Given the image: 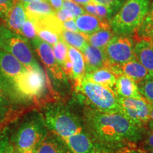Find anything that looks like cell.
I'll return each mask as SVG.
<instances>
[{
	"instance_id": "obj_1",
	"label": "cell",
	"mask_w": 153,
	"mask_h": 153,
	"mask_svg": "<svg viewBox=\"0 0 153 153\" xmlns=\"http://www.w3.org/2000/svg\"><path fill=\"white\" fill-rule=\"evenodd\" d=\"M85 116L94 138L106 148H116L142 139V128L133 125L119 113L106 114L88 108Z\"/></svg>"
},
{
	"instance_id": "obj_2",
	"label": "cell",
	"mask_w": 153,
	"mask_h": 153,
	"mask_svg": "<svg viewBox=\"0 0 153 153\" xmlns=\"http://www.w3.org/2000/svg\"><path fill=\"white\" fill-rule=\"evenodd\" d=\"M42 114L33 112L23 120L10 136L14 153L37 150L48 134Z\"/></svg>"
},
{
	"instance_id": "obj_3",
	"label": "cell",
	"mask_w": 153,
	"mask_h": 153,
	"mask_svg": "<svg viewBox=\"0 0 153 153\" xmlns=\"http://www.w3.org/2000/svg\"><path fill=\"white\" fill-rule=\"evenodd\" d=\"M42 115L48 129L62 139L83 131L77 116L62 104H48Z\"/></svg>"
},
{
	"instance_id": "obj_4",
	"label": "cell",
	"mask_w": 153,
	"mask_h": 153,
	"mask_svg": "<svg viewBox=\"0 0 153 153\" xmlns=\"http://www.w3.org/2000/svg\"><path fill=\"white\" fill-rule=\"evenodd\" d=\"M149 9L148 0H127L111 22L116 33L126 35L135 32L142 24Z\"/></svg>"
},
{
	"instance_id": "obj_5",
	"label": "cell",
	"mask_w": 153,
	"mask_h": 153,
	"mask_svg": "<svg viewBox=\"0 0 153 153\" xmlns=\"http://www.w3.org/2000/svg\"><path fill=\"white\" fill-rule=\"evenodd\" d=\"M94 109L106 114L119 113L118 96L114 89L83 79L76 87Z\"/></svg>"
},
{
	"instance_id": "obj_6",
	"label": "cell",
	"mask_w": 153,
	"mask_h": 153,
	"mask_svg": "<svg viewBox=\"0 0 153 153\" xmlns=\"http://www.w3.org/2000/svg\"><path fill=\"white\" fill-rule=\"evenodd\" d=\"M50 81L41 68L27 69L15 80L13 96L17 99H31L41 97Z\"/></svg>"
},
{
	"instance_id": "obj_7",
	"label": "cell",
	"mask_w": 153,
	"mask_h": 153,
	"mask_svg": "<svg viewBox=\"0 0 153 153\" xmlns=\"http://www.w3.org/2000/svg\"><path fill=\"white\" fill-rule=\"evenodd\" d=\"M0 49L14 56L27 69L41 68L28 45L26 38L5 27L3 28L0 37Z\"/></svg>"
},
{
	"instance_id": "obj_8",
	"label": "cell",
	"mask_w": 153,
	"mask_h": 153,
	"mask_svg": "<svg viewBox=\"0 0 153 153\" xmlns=\"http://www.w3.org/2000/svg\"><path fill=\"white\" fill-rule=\"evenodd\" d=\"M27 68L10 53L0 49V89L11 99L15 80L26 71Z\"/></svg>"
},
{
	"instance_id": "obj_9",
	"label": "cell",
	"mask_w": 153,
	"mask_h": 153,
	"mask_svg": "<svg viewBox=\"0 0 153 153\" xmlns=\"http://www.w3.org/2000/svg\"><path fill=\"white\" fill-rule=\"evenodd\" d=\"M119 114L133 125L143 128L150 121V103L143 98L135 99L118 96Z\"/></svg>"
},
{
	"instance_id": "obj_10",
	"label": "cell",
	"mask_w": 153,
	"mask_h": 153,
	"mask_svg": "<svg viewBox=\"0 0 153 153\" xmlns=\"http://www.w3.org/2000/svg\"><path fill=\"white\" fill-rule=\"evenodd\" d=\"M104 52L106 57L105 67H120L135 58L133 41L124 36H114L105 47Z\"/></svg>"
},
{
	"instance_id": "obj_11",
	"label": "cell",
	"mask_w": 153,
	"mask_h": 153,
	"mask_svg": "<svg viewBox=\"0 0 153 153\" xmlns=\"http://www.w3.org/2000/svg\"><path fill=\"white\" fill-rule=\"evenodd\" d=\"M33 45L45 68L52 74L53 79L59 82L65 80V74L55 59L51 45L38 37L33 39Z\"/></svg>"
},
{
	"instance_id": "obj_12",
	"label": "cell",
	"mask_w": 153,
	"mask_h": 153,
	"mask_svg": "<svg viewBox=\"0 0 153 153\" xmlns=\"http://www.w3.org/2000/svg\"><path fill=\"white\" fill-rule=\"evenodd\" d=\"M133 48L135 59L153 76V40L148 37H138Z\"/></svg>"
},
{
	"instance_id": "obj_13",
	"label": "cell",
	"mask_w": 153,
	"mask_h": 153,
	"mask_svg": "<svg viewBox=\"0 0 153 153\" xmlns=\"http://www.w3.org/2000/svg\"><path fill=\"white\" fill-rule=\"evenodd\" d=\"M81 51L85 59L86 74L104 68L106 62L104 49L96 48L88 43Z\"/></svg>"
},
{
	"instance_id": "obj_14",
	"label": "cell",
	"mask_w": 153,
	"mask_h": 153,
	"mask_svg": "<svg viewBox=\"0 0 153 153\" xmlns=\"http://www.w3.org/2000/svg\"><path fill=\"white\" fill-rule=\"evenodd\" d=\"M72 153H97L98 148L89 135L83 131L62 139Z\"/></svg>"
},
{
	"instance_id": "obj_15",
	"label": "cell",
	"mask_w": 153,
	"mask_h": 153,
	"mask_svg": "<svg viewBox=\"0 0 153 153\" xmlns=\"http://www.w3.org/2000/svg\"><path fill=\"white\" fill-rule=\"evenodd\" d=\"M74 22L79 31L87 35H90L102 28H111L108 21L101 20L97 16L86 13L76 17Z\"/></svg>"
},
{
	"instance_id": "obj_16",
	"label": "cell",
	"mask_w": 153,
	"mask_h": 153,
	"mask_svg": "<svg viewBox=\"0 0 153 153\" xmlns=\"http://www.w3.org/2000/svg\"><path fill=\"white\" fill-rule=\"evenodd\" d=\"M26 19L27 16L24 5L20 1H17L9 11L5 21L8 26L7 28L13 33L20 35L21 29Z\"/></svg>"
},
{
	"instance_id": "obj_17",
	"label": "cell",
	"mask_w": 153,
	"mask_h": 153,
	"mask_svg": "<svg viewBox=\"0 0 153 153\" xmlns=\"http://www.w3.org/2000/svg\"><path fill=\"white\" fill-rule=\"evenodd\" d=\"M114 87L116 94L119 97L135 99H143L140 93L136 82L127 76H117Z\"/></svg>"
},
{
	"instance_id": "obj_18",
	"label": "cell",
	"mask_w": 153,
	"mask_h": 153,
	"mask_svg": "<svg viewBox=\"0 0 153 153\" xmlns=\"http://www.w3.org/2000/svg\"><path fill=\"white\" fill-rule=\"evenodd\" d=\"M28 19L35 22L49 15L55 14V9L48 2L47 0L33 1L24 5Z\"/></svg>"
},
{
	"instance_id": "obj_19",
	"label": "cell",
	"mask_w": 153,
	"mask_h": 153,
	"mask_svg": "<svg viewBox=\"0 0 153 153\" xmlns=\"http://www.w3.org/2000/svg\"><path fill=\"white\" fill-rule=\"evenodd\" d=\"M37 151L38 153H72L65 141L52 132L48 133Z\"/></svg>"
},
{
	"instance_id": "obj_20",
	"label": "cell",
	"mask_w": 153,
	"mask_h": 153,
	"mask_svg": "<svg viewBox=\"0 0 153 153\" xmlns=\"http://www.w3.org/2000/svg\"><path fill=\"white\" fill-rule=\"evenodd\" d=\"M68 57L72 65V78L75 82V86L77 87L85 77V63L83 55L79 50L68 45Z\"/></svg>"
},
{
	"instance_id": "obj_21",
	"label": "cell",
	"mask_w": 153,
	"mask_h": 153,
	"mask_svg": "<svg viewBox=\"0 0 153 153\" xmlns=\"http://www.w3.org/2000/svg\"><path fill=\"white\" fill-rule=\"evenodd\" d=\"M120 69L121 75L128 76L136 83L142 82L150 76L147 69L135 58L120 66Z\"/></svg>"
},
{
	"instance_id": "obj_22",
	"label": "cell",
	"mask_w": 153,
	"mask_h": 153,
	"mask_svg": "<svg viewBox=\"0 0 153 153\" xmlns=\"http://www.w3.org/2000/svg\"><path fill=\"white\" fill-rule=\"evenodd\" d=\"M116 78L117 76L111 71L103 68L89 73H87L84 79L97 85L114 89L116 85Z\"/></svg>"
},
{
	"instance_id": "obj_23",
	"label": "cell",
	"mask_w": 153,
	"mask_h": 153,
	"mask_svg": "<svg viewBox=\"0 0 153 153\" xmlns=\"http://www.w3.org/2000/svg\"><path fill=\"white\" fill-rule=\"evenodd\" d=\"M88 36L83 33L72 32L63 29L61 33V39L69 46L82 51L88 43Z\"/></svg>"
},
{
	"instance_id": "obj_24",
	"label": "cell",
	"mask_w": 153,
	"mask_h": 153,
	"mask_svg": "<svg viewBox=\"0 0 153 153\" xmlns=\"http://www.w3.org/2000/svg\"><path fill=\"white\" fill-rule=\"evenodd\" d=\"M114 36L111 28H102L88 36V43L96 48L104 49Z\"/></svg>"
},
{
	"instance_id": "obj_25",
	"label": "cell",
	"mask_w": 153,
	"mask_h": 153,
	"mask_svg": "<svg viewBox=\"0 0 153 153\" xmlns=\"http://www.w3.org/2000/svg\"><path fill=\"white\" fill-rule=\"evenodd\" d=\"M13 101L14 99L0 89V124L5 123L12 118L14 111Z\"/></svg>"
},
{
	"instance_id": "obj_26",
	"label": "cell",
	"mask_w": 153,
	"mask_h": 153,
	"mask_svg": "<svg viewBox=\"0 0 153 153\" xmlns=\"http://www.w3.org/2000/svg\"><path fill=\"white\" fill-rule=\"evenodd\" d=\"M137 32L135 36L138 37H148L153 40V4L146 16L143 19L140 27L135 30Z\"/></svg>"
},
{
	"instance_id": "obj_27",
	"label": "cell",
	"mask_w": 153,
	"mask_h": 153,
	"mask_svg": "<svg viewBox=\"0 0 153 153\" xmlns=\"http://www.w3.org/2000/svg\"><path fill=\"white\" fill-rule=\"evenodd\" d=\"M84 7L87 12L89 13L93 16H97V18L103 21H108V19L110 18V16L114 11L111 9L108 8L106 6L94 2L85 5Z\"/></svg>"
},
{
	"instance_id": "obj_28",
	"label": "cell",
	"mask_w": 153,
	"mask_h": 153,
	"mask_svg": "<svg viewBox=\"0 0 153 153\" xmlns=\"http://www.w3.org/2000/svg\"><path fill=\"white\" fill-rule=\"evenodd\" d=\"M53 51L55 57L60 68L64 65V63L68 60V45L64 41H58L53 45Z\"/></svg>"
},
{
	"instance_id": "obj_29",
	"label": "cell",
	"mask_w": 153,
	"mask_h": 153,
	"mask_svg": "<svg viewBox=\"0 0 153 153\" xmlns=\"http://www.w3.org/2000/svg\"><path fill=\"white\" fill-rule=\"evenodd\" d=\"M137 84L139 91L142 97L149 103L153 104V76H148Z\"/></svg>"
},
{
	"instance_id": "obj_30",
	"label": "cell",
	"mask_w": 153,
	"mask_h": 153,
	"mask_svg": "<svg viewBox=\"0 0 153 153\" xmlns=\"http://www.w3.org/2000/svg\"><path fill=\"white\" fill-rule=\"evenodd\" d=\"M36 32L37 36L42 41L46 42L50 45H54L58 41H61V36L57 34L53 33L52 31H50L46 29H43L41 28H36Z\"/></svg>"
},
{
	"instance_id": "obj_31",
	"label": "cell",
	"mask_w": 153,
	"mask_h": 153,
	"mask_svg": "<svg viewBox=\"0 0 153 153\" xmlns=\"http://www.w3.org/2000/svg\"><path fill=\"white\" fill-rule=\"evenodd\" d=\"M0 153H14L10 136L7 130L0 131Z\"/></svg>"
},
{
	"instance_id": "obj_32",
	"label": "cell",
	"mask_w": 153,
	"mask_h": 153,
	"mask_svg": "<svg viewBox=\"0 0 153 153\" xmlns=\"http://www.w3.org/2000/svg\"><path fill=\"white\" fill-rule=\"evenodd\" d=\"M20 35L24 36L25 38L32 40L37 37V32L34 22L30 21V19H26L21 29Z\"/></svg>"
},
{
	"instance_id": "obj_33",
	"label": "cell",
	"mask_w": 153,
	"mask_h": 153,
	"mask_svg": "<svg viewBox=\"0 0 153 153\" xmlns=\"http://www.w3.org/2000/svg\"><path fill=\"white\" fill-rule=\"evenodd\" d=\"M62 8L67 9L72 14L74 19L85 14V9L72 0H62Z\"/></svg>"
},
{
	"instance_id": "obj_34",
	"label": "cell",
	"mask_w": 153,
	"mask_h": 153,
	"mask_svg": "<svg viewBox=\"0 0 153 153\" xmlns=\"http://www.w3.org/2000/svg\"><path fill=\"white\" fill-rule=\"evenodd\" d=\"M148 124V131L145 135L144 141L143 143V152L151 150L153 149V125Z\"/></svg>"
},
{
	"instance_id": "obj_35",
	"label": "cell",
	"mask_w": 153,
	"mask_h": 153,
	"mask_svg": "<svg viewBox=\"0 0 153 153\" xmlns=\"http://www.w3.org/2000/svg\"><path fill=\"white\" fill-rule=\"evenodd\" d=\"M18 0H0V19H6L9 11Z\"/></svg>"
},
{
	"instance_id": "obj_36",
	"label": "cell",
	"mask_w": 153,
	"mask_h": 153,
	"mask_svg": "<svg viewBox=\"0 0 153 153\" xmlns=\"http://www.w3.org/2000/svg\"><path fill=\"white\" fill-rule=\"evenodd\" d=\"M92 1L94 3L106 6L114 11L119 8L123 0H92Z\"/></svg>"
},
{
	"instance_id": "obj_37",
	"label": "cell",
	"mask_w": 153,
	"mask_h": 153,
	"mask_svg": "<svg viewBox=\"0 0 153 153\" xmlns=\"http://www.w3.org/2000/svg\"><path fill=\"white\" fill-rule=\"evenodd\" d=\"M55 16H56L57 18L58 19V20L61 22H68V21L74 19V17L71 13L64 8H61L59 10H57L55 12Z\"/></svg>"
},
{
	"instance_id": "obj_38",
	"label": "cell",
	"mask_w": 153,
	"mask_h": 153,
	"mask_svg": "<svg viewBox=\"0 0 153 153\" xmlns=\"http://www.w3.org/2000/svg\"><path fill=\"white\" fill-rule=\"evenodd\" d=\"M63 28L65 30H70V31L72 32H78L79 30H78L77 27H76L75 22L72 19V20L68 21V22H65L62 23Z\"/></svg>"
},
{
	"instance_id": "obj_39",
	"label": "cell",
	"mask_w": 153,
	"mask_h": 153,
	"mask_svg": "<svg viewBox=\"0 0 153 153\" xmlns=\"http://www.w3.org/2000/svg\"><path fill=\"white\" fill-rule=\"evenodd\" d=\"M55 11H57L62 8V0H49Z\"/></svg>"
},
{
	"instance_id": "obj_40",
	"label": "cell",
	"mask_w": 153,
	"mask_h": 153,
	"mask_svg": "<svg viewBox=\"0 0 153 153\" xmlns=\"http://www.w3.org/2000/svg\"><path fill=\"white\" fill-rule=\"evenodd\" d=\"M74 2H75L77 4H80V5H87L88 4H91L93 2L92 0H72Z\"/></svg>"
},
{
	"instance_id": "obj_41",
	"label": "cell",
	"mask_w": 153,
	"mask_h": 153,
	"mask_svg": "<svg viewBox=\"0 0 153 153\" xmlns=\"http://www.w3.org/2000/svg\"><path fill=\"white\" fill-rule=\"evenodd\" d=\"M150 124L153 125V104H150Z\"/></svg>"
},
{
	"instance_id": "obj_42",
	"label": "cell",
	"mask_w": 153,
	"mask_h": 153,
	"mask_svg": "<svg viewBox=\"0 0 153 153\" xmlns=\"http://www.w3.org/2000/svg\"><path fill=\"white\" fill-rule=\"evenodd\" d=\"M19 1L22 2L23 4H27L28 3L33 2V1H42V0H18Z\"/></svg>"
},
{
	"instance_id": "obj_43",
	"label": "cell",
	"mask_w": 153,
	"mask_h": 153,
	"mask_svg": "<svg viewBox=\"0 0 153 153\" xmlns=\"http://www.w3.org/2000/svg\"><path fill=\"white\" fill-rule=\"evenodd\" d=\"M16 153H38V151H37V150H36V149H33V150H26V151H23V152H16Z\"/></svg>"
},
{
	"instance_id": "obj_44",
	"label": "cell",
	"mask_w": 153,
	"mask_h": 153,
	"mask_svg": "<svg viewBox=\"0 0 153 153\" xmlns=\"http://www.w3.org/2000/svg\"><path fill=\"white\" fill-rule=\"evenodd\" d=\"M123 153H143V152H140V151L136 150H126V152H124Z\"/></svg>"
},
{
	"instance_id": "obj_45",
	"label": "cell",
	"mask_w": 153,
	"mask_h": 153,
	"mask_svg": "<svg viewBox=\"0 0 153 153\" xmlns=\"http://www.w3.org/2000/svg\"><path fill=\"white\" fill-rule=\"evenodd\" d=\"M4 26H1V24H0V37H1V31H2V29H3Z\"/></svg>"
},
{
	"instance_id": "obj_46",
	"label": "cell",
	"mask_w": 153,
	"mask_h": 153,
	"mask_svg": "<svg viewBox=\"0 0 153 153\" xmlns=\"http://www.w3.org/2000/svg\"><path fill=\"white\" fill-rule=\"evenodd\" d=\"M143 153H153V149H152V150L147 151V152H143Z\"/></svg>"
}]
</instances>
